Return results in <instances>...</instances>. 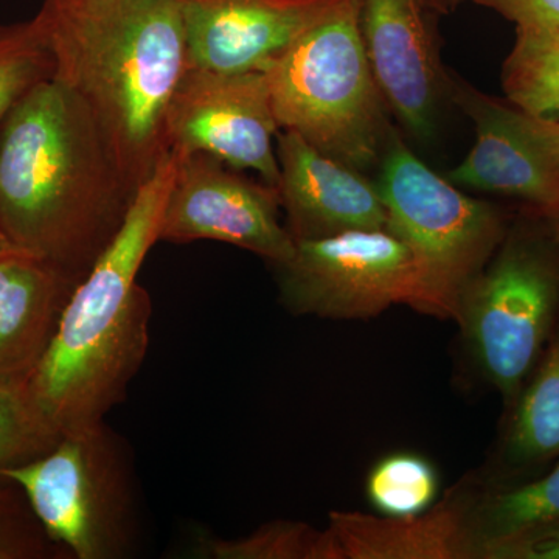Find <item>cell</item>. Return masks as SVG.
<instances>
[{"label":"cell","mask_w":559,"mask_h":559,"mask_svg":"<svg viewBox=\"0 0 559 559\" xmlns=\"http://www.w3.org/2000/svg\"><path fill=\"white\" fill-rule=\"evenodd\" d=\"M436 466L415 452H393L371 468L366 481L370 506L382 516H415L429 510L439 495Z\"/></svg>","instance_id":"44dd1931"},{"label":"cell","mask_w":559,"mask_h":559,"mask_svg":"<svg viewBox=\"0 0 559 559\" xmlns=\"http://www.w3.org/2000/svg\"><path fill=\"white\" fill-rule=\"evenodd\" d=\"M24 491L49 538L76 559H119L139 536L135 480L123 441L108 425L62 436L53 450L0 469Z\"/></svg>","instance_id":"8992f818"},{"label":"cell","mask_w":559,"mask_h":559,"mask_svg":"<svg viewBox=\"0 0 559 559\" xmlns=\"http://www.w3.org/2000/svg\"><path fill=\"white\" fill-rule=\"evenodd\" d=\"M60 440L33 406L27 389L0 382V469L43 457Z\"/></svg>","instance_id":"603a6c76"},{"label":"cell","mask_w":559,"mask_h":559,"mask_svg":"<svg viewBox=\"0 0 559 559\" xmlns=\"http://www.w3.org/2000/svg\"><path fill=\"white\" fill-rule=\"evenodd\" d=\"M455 2H457V5H459V3L462 2V0H455Z\"/></svg>","instance_id":"f546056e"},{"label":"cell","mask_w":559,"mask_h":559,"mask_svg":"<svg viewBox=\"0 0 559 559\" xmlns=\"http://www.w3.org/2000/svg\"><path fill=\"white\" fill-rule=\"evenodd\" d=\"M275 270L280 299L297 316L370 319L393 305H421L417 257L388 229L296 241L294 255Z\"/></svg>","instance_id":"ba28073f"},{"label":"cell","mask_w":559,"mask_h":559,"mask_svg":"<svg viewBox=\"0 0 559 559\" xmlns=\"http://www.w3.org/2000/svg\"><path fill=\"white\" fill-rule=\"evenodd\" d=\"M57 551L64 550L49 538L24 491L0 479V559H46Z\"/></svg>","instance_id":"cb8c5ba5"},{"label":"cell","mask_w":559,"mask_h":559,"mask_svg":"<svg viewBox=\"0 0 559 559\" xmlns=\"http://www.w3.org/2000/svg\"><path fill=\"white\" fill-rule=\"evenodd\" d=\"M75 286L31 255L0 260V382L27 385Z\"/></svg>","instance_id":"2e32d148"},{"label":"cell","mask_w":559,"mask_h":559,"mask_svg":"<svg viewBox=\"0 0 559 559\" xmlns=\"http://www.w3.org/2000/svg\"><path fill=\"white\" fill-rule=\"evenodd\" d=\"M507 430L511 465H538L559 455V333L551 341L528 388L518 396Z\"/></svg>","instance_id":"ac0fdd59"},{"label":"cell","mask_w":559,"mask_h":559,"mask_svg":"<svg viewBox=\"0 0 559 559\" xmlns=\"http://www.w3.org/2000/svg\"><path fill=\"white\" fill-rule=\"evenodd\" d=\"M194 554L210 559H342L329 528L275 521L245 538H201Z\"/></svg>","instance_id":"ffe728a7"},{"label":"cell","mask_w":559,"mask_h":559,"mask_svg":"<svg viewBox=\"0 0 559 559\" xmlns=\"http://www.w3.org/2000/svg\"><path fill=\"white\" fill-rule=\"evenodd\" d=\"M278 131L264 72L189 68L171 100L167 142L170 153L209 154L235 170L255 173L277 189Z\"/></svg>","instance_id":"30bf717a"},{"label":"cell","mask_w":559,"mask_h":559,"mask_svg":"<svg viewBox=\"0 0 559 559\" xmlns=\"http://www.w3.org/2000/svg\"><path fill=\"white\" fill-rule=\"evenodd\" d=\"M555 522H559V465L538 480L476 498L471 510L474 558Z\"/></svg>","instance_id":"e0dca14e"},{"label":"cell","mask_w":559,"mask_h":559,"mask_svg":"<svg viewBox=\"0 0 559 559\" xmlns=\"http://www.w3.org/2000/svg\"><path fill=\"white\" fill-rule=\"evenodd\" d=\"M14 255H25V253L21 252V250L13 245V241L0 229V260L9 259V257Z\"/></svg>","instance_id":"83f0119b"},{"label":"cell","mask_w":559,"mask_h":559,"mask_svg":"<svg viewBox=\"0 0 559 559\" xmlns=\"http://www.w3.org/2000/svg\"><path fill=\"white\" fill-rule=\"evenodd\" d=\"M502 87L511 105L559 123V27L518 28L503 62Z\"/></svg>","instance_id":"d6986e66"},{"label":"cell","mask_w":559,"mask_h":559,"mask_svg":"<svg viewBox=\"0 0 559 559\" xmlns=\"http://www.w3.org/2000/svg\"><path fill=\"white\" fill-rule=\"evenodd\" d=\"M263 72L280 130L356 170L381 159L392 130L364 46L360 0H337Z\"/></svg>","instance_id":"277c9868"},{"label":"cell","mask_w":559,"mask_h":559,"mask_svg":"<svg viewBox=\"0 0 559 559\" xmlns=\"http://www.w3.org/2000/svg\"><path fill=\"white\" fill-rule=\"evenodd\" d=\"M53 76V53L38 16L0 27V124L36 84Z\"/></svg>","instance_id":"7402d4cb"},{"label":"cell","mask_w":559,"mask_h":559,"mask_svg":"<svg viewBox=\"0 0 559 559\" xmlns=\"http://www.w3.org/2000/svg\"><path fill=\"white\" fill-rule=\"evenodd\" d=\"M555 224H557V227H555V230H557V241L559 245V221H558V223H555Z\"/></svg>","instance_id":"f1b7e54d"},{"label":"cell","mask_w":559,"mask_h":559,"mask_svg":"<svg viewBox=\"0 0 559 559\" xmlns=\"http://www.w3.org/2000/svg\"><path fill=\"white\" fill-rule=\"evenodd\" d=\"M173 156L175 175L162 210L159 241L227 242L274 267L294 255L296 240L280 223L277 189L209 154Z\"/></svg>","instance_id":"9c48e42d"},{"label":"cell","mask_w":559,"mask_h":559,"mask_svg":"<svg viewBox=\"0 0 559 559\" xmlns=\"http://www.w3.org/2000/svg\"><path fill=\"white\" fill-rule=\"evenodd\" d=\"M280 205L294 240H318L348 230L388 229L380 187L322 153L297 132L277 134Z\"/></svg>","instance_id":"5bb4252c"},{"label":"cell","mask_w":559,"mask_h":559,"mask_svg":"<svg viewBox=\"0 0 559 559\" xmlns=\"http://www.w3.org/2000/svg\"><path fill=\"white\" fill-rule=\"evenodd\" d=\"M337 0H182L189 68L263 72Z\"/></svg>","instance_id":"4fadbf2b"},{"label":"cell","mask_w":559,"mask_h":559,"mask_svg":"<svg viewBox=\"0 0 559 559\" xmlns=\"http://www.w3.org/2000/svg\"><path fill=\"white\" fill-rule=\"evenodd\" d=\"M476 498L465 485L415 516L392 518L333 511L329 530L342 559L474 558L471 510Z\"/></svg>","instance_id":"9a60e30c"},{"label":"cell","mask_w":559,"mask_h":559,"mask_svg":"<svg viewBox=\"0 0 559 559\" xmlns=\"http://www.w3.org/2000/svg\"><path fill=\"white\" fill-rule=\"evenodd\" d=\"M481 559H559V522L491 547Z\"/></svg>","instance_id":"d4e9b609"},{"label":"cell","mask_w":559,"mask_h":559,"mask_svg":"<svg viewBox=\"0 0 559 559\" xmlns=\"http://www.w3.org/2000/svg\"><path fill=\"white\" fill-rule=\"evenodd\" d=\"M559 301V272L538 246L509 241L471 282L460 304L471 348L507 401L520 396L538 360Z\"/></svg>","instance_id":"52a82bcc"},{"label":"cell","mask_w":559,"mask_h":559,"mask_svg":"<svg viewBox=\"0 0 559 559\" xmlns=\"http://www.w3.org/2000/svg\"><path fill=\"white\" fill-rule=\"evenodd\" d=\"M447 95L473 121L476 143L450 171L454 186L527 202L559 221V123L448 79Z\"/></svg>","instance_id":"8fae6325"},{"label":"cell","mask_w":559,"mask_h":559,"mask_svg":"<svg viewBox=\"0 0 559 559\" xmlns=\"http://www.w3.org/2000/svg\"><path fill=\"white\" fill-rule=\"evenodd\" d=\"M381 160L377 183L388 230L409 246L421 271L418 311L457 319L463 294L498 252L502 218L492 205L430 170L393 130Z\"/></svg>","instance_id":"5b68a950"},{"label":"cell","mask_w":559,"mask_h":559,"mask_svg":"<svg viewBox=\"0 0 559 559\" xmlns=\"http://www.w3.org/2000/svg\"><path fill=\"white\" fill-rule=\"evenodd\" d=\"M498 11L518 28L559 27V0H471Z\"/></svg>","instance_id":"484cf974"},{"label":"cell","mask_w":559,"mask_h":559,"mask_svg":"<svg viewBox=\"0 0 559 559\" xmlns=\"http://www.w3.org/2000/svg\"><path fill=\"white\" fill-rule=\"evenodd\" d=\"M423 5L430 11H436L439 14L451 13L457 7L455 0H421Z\"/></svg>","instance_id":"4316f807"},{"label":"cell","mask_w":559,"mask_h":559,"mask_svg":"<svg viewBox=\"0 0 559 559\" xmlns=\"http://www.w3.org/2000/svg\"><path fill=\"white\" fill-rule=\"evenodd\" d=\"M173 175L170 153L140 187L116 240L73 289L50 347L25 385L40 417L61 437L105 423L148 355L153 305L138 277L159 242Z\"/></svg>","instance_id":"3957f363"},{"label":"cell","mask_w":559,"mask_h":559,"mask_svg":"<svg viewBox=\"0 0 559 559\" xmlns=\"http://www.w3.org/2000/svg\"><path fill=\"white\" fill-rule=\"evenodd\" d=\"M36 16L55 79L87 106L139 190L170 154L168 112L189 69L182 0H46Z\"/></svg>","instance_id":"7a4b0ae2"},{"label":"cell","mask_w":559,"mask_h":559,"mask_svg":"<svg viewBox=\"0 0 559 559\" xmlns=\"http://www.w3.org/2000/svg\"><path fill=\"white\" fill-rule=\"evenodd\" d=\"M426 10L421 0H360V32L382 97L419 139L436 131L448 83Z\"/></svg>","instance_id":"7c38bea8"},{"label":"cell","mask_w":559,"mask_h":559,"mask_svg":"<svg viewBox=\"0 0 559 559\" xmlns=\"http://www.w3.org/2000/svg\"><path fill=\"white\" fill-rule=\"evenodd\" d=\"M138 191L91 110L55 76L0 124V229L76 285L116 240Z\"/></svg>","instance_id":"6da1fadb"}]
</instances>
